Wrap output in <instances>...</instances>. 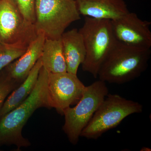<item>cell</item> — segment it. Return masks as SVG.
Segmentation results:
<instances>
[{
	"instance_id": "cell-14",
	"label": "cell",
	"mask_w": 151,
	"mask_h": 151,
	"mask_svg": "<svg viewBox=\"0 0 151 151\" xmlns=\"http://www.w3.org/2000/svg\"><path fill=\"white\" fill-rule=\"evenodd\" d=\"M42 67L49 73L67 72L61 39H45L40 57Z\"/></svg>"
},
{
	"instance_id": "cell-11",
	"label": "cell",
	"mask_w": 151,
	"mask_h": 151,
	"mask_svg": "<svg viewBox=\"0 0 151 151\" xmlns=\"http://www.w3.org/2000/svg\"><path fill=\"white\" fill-rule=\"evenodd\" d=\"M45 37L39 33L23 54L5 67V71L12 79L22 83L41 57Z\"/></svg>"
},
{
	"instance_id": "cell-15",
	"label": "cell",
	"mask_w": 151,
	"mask_h": 151,
	"mask_svg": "<svg viewBox=\"0 0 151 151\" xmlns=\"http://www.w3.org/2000/svg\"><path fill=\"white\" fill-rule=\"evenodd\" d=\"M26 50L12 48L0 43V71L21 56Z\"/></svg>"
},
{
	"instance_id": "cell-9",
	"label": "cell",
	"mask_w": 151,
	"mask_h": 151,
	"mask_svg": "<svg viewBox=\"0 0 151 151\" xmlns=\"http://www.w3.org/2000/svg\"><path fill=\"white\" fill-rule=\"evenodd\" d=\"M111 22L117 41L130 46L150 49V22L142 20L136 13L129 12Z\"/></svg>"
},
{
	"instance_id": "cell-13",
	"label": "cell",
	"mask_w": 151,
	"mask_h": 151,
	"mask_svg": "<svg viewBox=\"0 0 151 151\" xmlns=\"http://www.w3.org/2000/svg\"><path fill=\"white\" fill-rule=\"evenodd\" d=\"M42 66L41 58L35 63L27 77L7 97L0 110V119L24 101L32 92Z\"/></svg>"
},
{
	"instance_id": "cell-4",
	"label": "cell",
	"mask_w": 151,
	"mask_h": 151,
	"mask_svg": "<svg viewBox=\"0 0 151 151\" xmlns=\"http://www.w3.org/2000/svg\"><path fill=\"white\" fill-rule=\"evenodd\" d=\"M139 102L128 100L117 94L107 95L94 113L80 137L97 140L106 132L118 127L125 118L142 112Z\"/></svg>"
},
{
	"instance_id": "cell-8",
	"label": "cell",
	"mask_w": 151,
	"mask_h": 151,
	"mask_svg": "<svg viewBox=\"0 0 151 151\" xmlns=\"http://www.w3.org/2000/svg\"><path fill=\"white\" fill-rule=\"evenodd\" d=\"M85 87L77 75L68 72L49 73L47 93L50 108H54L63 115L65 109L78 103Z\"/></svg>"
},
{
	"instance_id": "cell-12",
	"label": "cell",
	"mask_w": 151,
	"mask_h": 151,
	"mask_svg": "<svg viewBox=\"0 0 151 151\" xmlns=\"http://www.w3.org/2000/svg\"><path fill=\"white\" fill-rule=\"evenodd\" d=\"M67 72L77 75L79 65L86 56V49L83 37L76 29L63 34L61 37Z\"/></svg>"
},
{
	"instance_id": "cell-2",
	"label": "cell",
	"mask_w": 151,
	"mask_h": 151,
	"mask_svg": "<svg viewBox=\"0 0 151 151\" xmlns=\"http://www.w3.org/2000/svg\"><path fill=\"white\" fill-rule=\"evenodd\" d=\"M150 49L127 45L117 42L100 68L99 79L122 84L139 77L147 69Z\"/></svg>"
},
{
	"instance_id": "cell-17",
	"label": "cell",
	"mask_w": 151,
	"mask_h": 151,
	"mask_svg": "<svg viewBox=\"0 0 151 151\" xmlns=\"http://www.w3.org/2000/svg\"><path fill=\"white\" fill-rule=\"evenodd\" d=\"M27 20L35 24V0H9Z\"/></svg>"
},
{
	"instance_id": "cell-5",
	"label": "cell",
	"mask_w": 151,
	"mask_h": 151,
	"mask_svg": "<svg viewBox=\"0 0 151 151\" xmlns=\"http://www.w3.org/2000/svg\"><path fill=\"white\" fill-rule=\"evenodd\" d=\"M35 27L47 39L60 38L72 23L80 19L75 0H35Z\"/></svg>"
},
{
	"instance_id": "cell-7",
	"label": "cell",
	"mask_w": 151,
	"mask_h": 151,
	"mask_svg": "<svg viewBox=\"0 0 151 151\" xmlns=\"http://www.w3.org/2000/svg\"><path fill=\"white\" fill-rule=\"evenodd\" d=\"M38 35L28 21L9 0H0V43L12 48L27 49Z\"/></svg>"
},
{
	"instance_id": "cell-10",
	"label": "cell",
	"mask_w": 151,
	"mask_h": 151,
	"mask_svg": "<svg viewBox=\"0 0 151 151\" xmlns=\"http://www.w3.org/2000/svg\"><path fill=\"white\" fill-rule=\"evenodd\" d=\"M78 12L86 17L113 20L129 12L124 0H75Z\"/></svg>"
},
{
	"instance_id": "cell-6",
	"label": "cell",
	"mask_w": 151,
	"mask_h": 151,
	"mask_svg": "<svg viewBox=\"0 0 151 151\" xmlns=\"http://www.w3.org/2000/svg\"><path fill=\"white\" fill-rule=\"evenodd\" d=\"M108 94L106 83L99 79L85 86L81 98L75 106L64 110L63 115L65 122L63 130L70 143L77 144L81 132Z\"/></svg>"
},
{
	"instance_id": "cell-1",
	"label": "cell",
	"mask_w": 151,
	"mask_h": 151,
	"mask_svg": "<svg viewBox=\"0 0 151 151\" xmlns=\"http://www.w3.org/2000/svg\"><path fill=\"white\" fill-rule=\"evenodd\" d=\"M48 72L41 68L36 84L29 97L16 108L0 119V146L14 145L18 151L31 145L22 134V131L30 117L39 108H50L47 93Z\"/></svg>"
},
{
	"instance_id": "cell-18",
	"label": "cell",
	"mask_w": 151,
	"mask_h": 151,
	"mask_svg": "<svg viewBox=\"0 0 151 151\" xmlns=\"http://www.w3.org/2000/svg\"><path fill=\"white\" fill-rule=\"evenodd\" d=\"M140 151H150L151 149L148 147H144L141 149Z\"/></svg>"
},
{
	"instance_id": "cell-16",
	"label": "cell",
	"mask_w": 151,
	"mask_h": 151,
	"mask_svg": "<svg viewBox=\"0 0 151 151\" xmlns=\"http://www.w3.org/2000/svg\"><path fill=\"white\" fill-rule=\"evenodd\" d=\"M21 84L11 78L5 71L0 74V110L8 96Z\"/></svg>"
},
{
	"instance_id": "cell-3",
	"label": "cell",
	"mask_w": 151,
	"mask_h": 151,
	"mask_svg": "<svg viewBox=\"0 0 151 151\" xmlns=\"http://www.w3.org/2000/svg\"><path fill=\"white\" fill-rule=\"evenodd\" d=\"M78 31L83 37L86 52L81 65L82 70L97 78L101 65L118 42L111 20L86 17Z\"/></svg>"
}]
</instances>
